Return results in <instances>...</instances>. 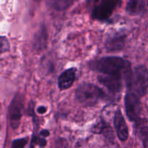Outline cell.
Masks as SVG:
<instances>
[{"label":"cell","mask_w":148,"mask_h":148,"mask_svg":"<svg viewBox=\"0 0 148 148\" xmlns=\"http://www.w3.org/2000/svg\"><path fill=\"white\" fill-rule=\"evenodd\" d=\"M92 67L103 75H124L125 76L127 72L131 69L130 64L127 61L116 56H106L101 58L92 63Z\"/></svg>","instance_id":"1"},{"label":"cell","mask_w":148,"mask_h":148,"mask_svg":"<svg viewBox=\"0 0 148 148\" xmlns=\"http://www.w3.org/2000/svg\"><path fill=\"white\" fill-rule=\"evenodd\" d=\"M127 90L143 97L148 89V70L145 66L140 65L127 72L125 76Z\"/></svg>","instance_id":"2"},{"label":"cell","mask_w":148,"mask_h":148,"mask_svg":"<svg viewBox=\"0 0 148 148\" xmlns=\"http://www.w3.org/2000/svg\"><path fill=\"white\" fill-rule=\"evenodd\" d=\"M104 97L102 89L93 84L84 83L79 85L75 92L76 100L85 106H92Z\"/></svg>","instance_id":"3"},{"label":"cell","mask_w":148,"mask_h":148,"mask_svg":"<svg viewBox=\"0 0 148 148\" xmlns=\"http://www.w3.org/2000/svg\"><path fill=\"white\" fill-rule=\"evenodd\" d=\"M120 4L121 0H96L92 9V18L101 21L108 20Z\"/></svg>","instance_id":"4"},{"label":"cell","mask_w":148,"mask_h":148,"mask_svg":"<svg viewBox=\"0 0 148 148\" xmlns=\"http://www.w3.org/2000/svg\"><path fill=\"white\" fill-rule=\"evenodd\" d=\"M124 105H125L126 114L129 119L133 122L138 121L142 111L140 97L131 91L127 90L124 97Z\"/></svg>","instance_id":"5"},{"label":"cell","mask_w":148,"mask_h":148,"mask_svg":"<svg viewBox=\"0 0 148 148\" xmlns=\"http://www.w3.org/2000/svg\"><path fill=\"white\" fill-rule=\"evenodd\" d=\"M24 99L21 94H16L13 98L10 108H9V115H10V126L12 130H17L20 124V120L23 116V111L24 108Z\"/></svg>","instance_id":"6"},{"label":"cell","mask_w":148,"mask_h":148,"mask_svg":"<svg viewBox=\"0 0 148 148\" xmlns=\"http://www.w3.org/2000/svg\"><path fill=\"white\" fill-rule=\"evenodd\" d=\"M123 75H111L100 74L98 79L103 85L111 92L116 93L121 91L122 88Z\"/></svg>","instance_id":"7"},{"label":"cell","mask_w":148,"mask_h":148,"mask_svg":"<svg viewBox=\"0 0 148 148\" xmlns=\"http://www.w3.org/2000/svg\"><path fill=\"white\" fill-rule=\"evenodd\" d=\"M114 127L117 137L121 142L127 141L129 137V130L121 110L118 109L115 113L114 119Z\"/></svg>","instance_id":"8"},{"label":"cell","mask_w":148,"mask_h":148,"mask_svg":"<svg viewBox=\"0 0 148 148\" xmlns=\"http://www.w3.org/2000/svg\"><path fill=\"white\" fill-rule=\"evenodd\" d=\"M76 69L74 67L64 71L58 78V86L61 90H65L72 86L76 78Z\"/></svg>","instance_id":"9"},{"label":"cell","mask_w":148,"mask_h":148,"mask_svg":"<svg viewBox=\"0 0 148 148\" xmlns=\"http://www.w3.org/2000/svg\"><path fill=\"white\" fill-rule=\"evenodd\" d=\"M134 132L145 148H148V125L144 119H140L134 122Z\"/></svg>","instance_id":"10"},{"label":"cell","mask_w":148,"mask_h":148,"mask_svg":"<svg viewBox=\"0 0 148 148\" xmlns=\"http://www.w3.org/2000/svg\"><path fill=\"white\" fill-rule=\"evenodd\" d=\"M125 43V36H114L110 38L106 42V48L108 51H119L123 49Z\"/></svg>","instance_id":"11"},{"label":"cell","mask_w":148,"mask_h":148,"mask_svg":"<svg viewBox=\"0 0 148 148\" xmlns=\"http://www.w3.org/2000/svg\"><path fill=\"white\" fill-rule=\"evenodd\" d=\"M46 42H47V29L45 26H42L35 36L33 45L36 49L40 50L45 48Z\"/></svg>","instance_id":"12"},{"label":"cell","mask_w":148,"mask_h":148,"mask_svg":"<svg viewBox=\"0 0 148 148\" xmlns=\"http://www.w3.org/2000/svg\"><path fill=\"white\" fill-rule=\"evenodd\" d=\"M143 9L141 0H130L127 7V10L131 14H136Z\"/></svg>","instance_id":"13"},{"label":"cell","mask_w":148,"mask_h":148,"mask_svg":"<svg viewBox=\"0 0 148 148\" xmlns=\"http://www.w3.org/2000/svg\"><path fill=\"white\" fill-rule=\"evenodd\" d=\"M10 49V42L5 36H0V54L8 51Z\"/></svg>","instance_id":"14"},{"label":"cell","mask_w":148,"mask_h":148,"mask_svg":"<svg viewBox=\"0 0 148 148\" xmlns=\"http://www.w3.org/2000/svg\"><path fill=\"white\" fill-rule=\"evenodd\" d=\"M27 138H20L14 140L12 143V148H24L27 144Z\"/></svg>","instance_id":"15"},{"label":"cell","mask_w":148,"mask_h":148,"mask_svg":"<svg viewBox=\"0 0 148 148\" xmlns=\"http://www.w3.org/2000/svg\"><path fill=\"white\" fill-rule=\"evenodd\" d=\"M75 0H57L56 3V8L58 9H65L67 8L70 4L75 1Z\"/></svg>","instance_id":"16"},{"label":"cell","mask_w":148,"mask_h":148,"mask_svg":"<svg viewBox=\"0 0 148 148\" xmlns=\"http://www.w3.org/2000/svg\"><path fill=\"white\" fill-rule=\"evenodd\" d=\"M49 134H50V132H49V130H42L40 132V134H39V135H40V137H44V138H46V137H49Z\"/></svg>","instance_id":"17"},{"label":"cell","mask_w":148,"mask_h":148,"mask_svg":"<svg viewBox=\"0 0 148 148\" xmlns=\"http://www.w3.org/2000/svg\"><path fill=\"white\" fill-rule=\"evenodd\" d=\"M46 111H47V108L45 106H40L37 109V112L40 114H43L46 112Z\"/></svg>","instance_id":"18"},{"label":"cell","mask_w":148,"mask_h":148,"mask_svg":"<svg viewBox=\"0 0 148 148\" xmlns=\"http://www.w3.org/2000/svg\"><path fill=\"white\" fill-rule=\"evenodd\" d=\"M147 5H148V0H147Z\"/></svg>","instance_id":"19"}]
</instances>
